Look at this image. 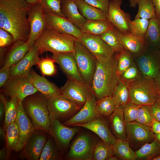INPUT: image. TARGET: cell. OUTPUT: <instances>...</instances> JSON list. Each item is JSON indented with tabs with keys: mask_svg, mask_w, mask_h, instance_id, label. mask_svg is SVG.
Wrapping results in <instances>:
<instances>
[{
	"mask_svg": "<svg viewBox=\"0 0 160 160\" xmlns=\"http://www.w3.org/2000/svg\"><path fill=\"white\" fill-rule=\"evenodd\" d=\"M32 6L25 0H0V28L10 33L14 42L28 39V13Z\"/></svg>",
	"mask_w": 160,
	"mask_h": 160,
	"instance_id": "6da1fadb",
	"label": "cell"
},
{
	"mask_svg": "<svg viewBox=\"0 0 160 160\" xmlns=\"http://www.w3.org/2000/svg\"><path fill=\"white\" fill-rule=\"evenodd\" d=\"M119 81L115 53L109 60H97L91 86L97 100L106 96H112Z\"/></svg>",
	"mask_w": 160,
	"mask_h": 160,
	"instance_id": "7a4b0ae2",
	"label": "cell"
},
{
	"mask_svg": "<svg viewBox=\"0 0 160 160\" xmlns=\"http://www.w3.org/2000/svg\"><path fill=\"white\" fill-rule=\"evenodd\" d=\"M38 92L26 97L23 105L35 129L48 133L50 122L48 100Z\"/></svg>",
	"mask_w": 160,
	"mask_h": 160,
	"instance_id": "3957f363",
	"label": "cell"
},
{
	"mask_svg": "<svg viewBox=\"0 0 160 160\" xmlns=\"http://www.w3.org/2000/svg\"><path fill=\"white\" fill-rule=\"evenodd\" d=\"M77 39L71 35L62 33L46 27L34 44L40 54L47 51L53 54L72 52Z\"/></svg>",
	"mask_w": 160,
	"mask_h": 160,
	"instance_id": "277c9868",
	"label": "cell"
},
{
	"mask_svg": "<svg viewBox=\"0 0 160 160\" xmlns=\"http://www.w3.org/2000/svg\"><path fill=\"white\" fill-rule=\"evenodd\" d=\"M128 87L130 102L136 105H151L156 100L159 94L154 79L143 77Z\"/></svg>",
	"mask_w": 160,
	"mask_h": 160,
	"instance_id": "5b68a950",
	"label": "cell"
},
{
	"mask_svg": "<svg viewBox=\"0 0 160 160\" xmlns=\"http://www.w3.org/2000/svg\"><path fill=\"white\" fill-rule=\"evenodd\" d=\"M73 53L82 79L86 84L91 88L97 59L77 39L74 43Z\"/></svg>",
	"mask_w": 160,
	"mask_h": 160,
	"instance_id": "8992f818",
	"label": "cell"
},
{
	"mask_svg": "<svg viewBox=\"0 0 160 160\" xmlns=\"http://www.w3.org/2000/svg\"><path fill=\"white\" fill-rule=\"evenodd\" d=\"M98 141L91 135H79L70 146L66 158L69 160H92L94 148Z\"/></svg>",
	"mask_w": 160,
	"mask_h": 160,
	"instance_id": "52a82bcc",
	"label": "cell"
},
{
	"mask_svg": "<svg viewBox=\"0 0 160 160\" xmlns=\"http://www.w3.org/2000/svg\"><path fill=\"white\" fill-rule=\"evenodd\" d=\"M47 107L50 120L60 121L73 116L81 108L62 94L48 100Z\"/></svg>",
	"mask_w": 160,
	"mask_h": 160,
	"instance_id": "ba28073f",
	"label": "cell"
},
{
	"mask_svg": "<svg viewBox=\"0 0 160 160\" xmlns=\"http://www.w3.org/2000/svg\"><path fill=\"white\" fill-rule=\"evenodd\" d=\"M126 139L135 151L155 139L151 127L134 121L126 123Z\"/></svg>",
	"mask_w": 160,
	"mask_h": 160,
	"instance_id": "9c48e42d",
	"label": "cell"
},
{
	"mask_svg": "<svg viewBox=\"0 0 160 160\" xmlns=\"http://www.w3.org/2000/svg\"><path fill=\"white\" fill-rule=\"evenodd\" d=\"M159 50L147 48L140 54L134 57L143 77L154 79L160 72Z\"/></svg>",
	"mask_w": 160,
	"mask_h": 160,
	"instance_id": "30bf717a",
	"label": "cell"
},
{
	"mask_svg": "<svg viewBox=\"0 0 160 160\" xmlns=\"http://www.w3.org/2000/svg\"><path fill=\"white\" fill-rule=\"evenodd\" d=\"M1 91L10 97H15L22 101L27 97L38 92L27 77H10L1 88Z\"/></svg>",
	"mask_w": 160,
	"mask_h": 160,
	"instance_id": "8fae6325",
	"label": "cell"
},
{
	"mask_svg": "<svg viewBox=\"0 0 160 160\" xmlns=\"http://www.w3.org/2000/svg\"><path fill=\"white\" fill-rule=\"evenodd\" d=\"M77 127H69L58 120L52 119L50 120L48 133L53 138L58 149L63 151L69 147L70 141L79 131Z\"/></svg>",
	"mask_w": 160,
	"mask_h": 160,
	"instance_id": "7c38bea8",
	"label": "cell"
},
{
	"mask_svg": "<svg viewBox=\"0 0 160 160\" xmlns=\"http://www.w3.org/2000/svg\"><path fill=\"white\" fill-rule=\"evenodd\" d=\"M28 19L30 32L26 42L31 48L46 27V13L39 3L30 8Z\"/></svg>",
	"mask_w": 160,
	"mask_h": 160,
	"instance_id": "4fadbf2b",
	"label": "cell"
},
{
	"mask_svg": "<svg viewBox=\"0 0 160 160\" xmlns=\"http://www.w3.org/2000/svg\"><path fill=\"white\" fill-rule=\"evenodd\" d=\"M95 57L98 60L111 59L115 52L100 36L85 33L78 39Z\"/></svg>",
	"mask_w": 160,
	"mask_h": 160,
	"instance_id": "5bb4252c",
	"label": "cell"
},
{
	"mask_svg": "<svg viewBox=\"0 0 160 160\" xmlns=\"http://www.w3.org/2000/svg\"><path fill=\"white\" fill-rule=\"evenodd\" d=\"M61 88L62 94L81 108L93 95L91 88L84 83L68 79Z\"/></svg>",
	"mask_w": 160,
	"mask_h": 160,
	"instance_id": "9a60e30c",
	"label": "cell"
},
{
	"mask_svg": "<svg viewBox=\"0 0 160 160\" xmlns=\"http://www.w3.org/2000/svg\"><path fill=\"white\" fill-rule=\"evenodd\" d=\"M97 99L93 95L87 99L84 105L74 115L63 123L68 126L74 127L85 124L102 116L98 111Z\"/></svg>",
	"mask_w": 160,
	"mask_h": 160,
	"instance_id": "2e32d148",
	"label": "cell"
},
{
	"mask_svg": "<svg viewBox=\"0 0 160 160\" xmlns=\"http://www.w3.org/2000/svg\"><path fill=\"white\" fill-rule=\"evenodd\" d=\"M122 0H111L107 17L111 22L121 33L130 32L128 26L129 22L131 20L130 15L121 8Z\"/></svg>",
	"mask_w": 160,
	"mask_h": 160,
	"instance_id": "e0dca14e",
	"label": "cell"
},
{
	"mask_svg": "<svg viewBox=\"0 0 160 160\" xmlns=\"http://www.w3.org/2000/svg\"><path fill=\"white\" fill-rule=\"evenodd\" d=\"M46 27L59 33L71 35L77 39L83 33L66 18L52 13H46Z\"/></svg>",
	"mask_w": 160,
	"mask_h": 160,
	"instance_id": "ac0fdd59",
	"label": "cell"
},
{
	"mask_svg": "<svg viewBox=\"0 0 160 160\" xmlns=\"http://www.w3.org/2000/svg\"><path fill=\"white\" fill-rule=\"evenodd\" d=\"M39 51L35 44L31 47L25 55L17 63L10 68V77H27L31 67L37 65L41 58Z\"/></svg>",
	"mask_w": 160,
	"mask_h": 160,
	"instance_id": "d6986e66",
	"label": "cell"
},
{
	"mask_svg": "<svg viewBox=\"0 0 160 160\" xmlns=\"http://www.w3.org/2000/svg\"><path fill=\"white\" fill-rule=\"evenodd\" d=\"M18 101V112L16 121L19 131V140L16 152L22 151L30 137L36 130L24 110L22 101Z\"/></svg>",
	"mask_w": 160,
	"mask_h": 160,
	"instance_id": "ffe728a7",
	"label": "cell"
},
{
	"mask_svg": "<svg viewBox=\"0 0 160 160\" xmlns=\"http://www.w3.org/2000/svg\"><path fill=\"white\" fill-rule=\"evenodd\" d=\"M52 57L68 79L84 83L79 73L73 52L53 54Z\"/></svg>",
	"mask_w": 160,
	"mask_h": 160,
	"instance_id": "44dd1931",
	"label": "cell"
},
{
	"mask_svg": "<svg viewBox=\"0 0 160 160\" xmlns=\"http://www.w3.org/2000/svg\"><path fill=\"white\" fill-rule=\"evenodd\" d=\"M108 122L103 116L96 118L88 123L75 125L88 129L96 134L109 145L112 146L117 139L109 127Z\"/></svg>",
	"mask_w": 160,
	"mask_h": 160,
	"instance_id": "7402d4cb",
	"label": "cell"
},
{
	"mask_svg": "<svg viewBox=\"0 0 160 160\" xmlns=\"http://www.w3.org/2000/svg\"><path fill=\"white\" fill-rule=\"evenodd\" d=\"M47 140L46 136L44 132L35 130L22 150L23 156L28 160H39Z\"/></svg>",
	"mask_w": 160,
	"mask_h": 160,
	"instance_id": "603a6c76",
	"label": "cell"
},
{
	"mask_svg": "<svg viewBox=\"0 0 160 160\" xmlns=\"http://www.w3.org/2000/svg\"><path fill=\"white\" fill-rule=\"evenodd\" d=\"M33 86L48 100L62 95L61 88L31 69L27 77Z\"/></svg>",
	"mask_w": 160,
	"mask_h": 160,
	"instance_id": "cb8c5ba5",
	"label": "cell"
},
{
	"mask_svg": "<svg viewBox=\"0 0 160 160\" xmlns=\"http://www.w3.org/2000/svg\"><path fill=\"white\" fill-rule=\"evenodd\" d=\"M119 40L124 49L134 57L143 52L147 48L144 38L131 32L121 33L118 30Z\"/></svg>",
	"mask_w": 160,
	"mask_h": 160,
	"instance_id": "d4e9b609",
	"label": "cell"
},
{
	"mask_svg": "<svg viewBox=\"0 0 160 160\" xmlns=\"http://www.w3.org/2000/svg\"><path fill=\"white\" fill-rule=\"evenodd\" d=\"M124 108H116L109 117L111 130L117 139H126V123L123 113Z\"/></svg>",
	"mask_w": 160,
	"mask_h": 160,
	"instance_id": "484cf974",
	"label": "cell"
},
{
	"mask_svg": "<svg viewBox=\"0 0 160 160\" xmlns=\"http://www.w3.org/2000/svg\"><path fill=\"white\" fill-rule=\"evenodd\" d=\"M61 9L66 18L81 29L86 19L80 13L75 0H62Z\"/></svg>",
	"mask_w": 160,
	"mask_h": 160,
	"instance_id": "4316f807",
	"label": "cell"
},
{
	"mask_svg": "<svg viewBox=\"0 0 160 160\" xmlns=\"http://www.w3.org/2000/svg\"><path fill=\"white\" fill-rule=\"evenodd\" d=\"M30 48L26 41L18 40L14 42L5 56L4 65L9 68L14 65L25 55Z\"/></svg>",
	"mask_w": 160,
	"mask_h": 160,
	"instance_id": "83f0119b",
	"label": "cell"
},
{
	"mask_svg": "<svg viewBox=\"0 0 160 160\" xmlns=\"http://www.w3.org/2000/svg\"><path fill=\"white\" fill-rule=\"evenodd\" d=\"M144 39L147 48L155 50L160 49V21L156 17L149 20Z\"/></svg>",
	"mask_w": 160,
	"mask_h": 160,
	"instance_id": "f1b7e54d",
	"label": "cell"
},
{
	"mask_svg": "<svg viewBox=\"0 0 160 160\" xmlns=\"http://www.w3.org/2000/svg\"><path fill=\"white\" fill-rule=\"evenodd\" d=\"M114 26L108 20H86L81 30L83 33L100 36Z\"/></svg>",
	"mask_w": 160,
	"mask_h": 160,
	"instance_id": "f546056e",
	"label": "cell"
},
{
	"mask_svg": "<svg viewBox=\"0 0 160 160\" xmlns=\"http://www.w3.org/2000/svg\"><path fill=\"white\" fill-rule=\"evenodd\" d=\"M75 1L80 13L86 20H108L107 14L84 0H75Z\"/></svg>",
	"mask_w": 160,
	"mask_h": 160,
	"instance_id": "4dcf8cb0",
	"label": "cell"
},
{
	"mask_svg": "<svg viewBox=\"0 0 160 160\" xmlns=\"http://www.w3.org/2000/svg\"><path fill=\"white\" fill-rule=\"evenodd\" d=\"M0 101L3 104L5 108L4 122L3 127L5 129L16 119L18 112V101L15 97H11L7 101L4 95L0 94Z\"/></svg>",
	"mask_w": 160,
	"mask_h": 160,
	"instance_id": "1f68e13d",
	"label": "cell"
},
{
	"mask_svg": "<svg viewBox=\"0 0 160 160\" xmlns=\"http://www.w3.org/2000/svg\"><path fill=\"white\" fill-rule=\"evenodd\" d=\"M113 154L119 160H135L136 153L127 139H118L112 146Z\"/></svg>",
	"mask_w": 160,
	"mask_h": 160,
	"instance_id": "d6a6232c",
	"label": "cell"
},
{
	"mask_svg": "<svg viewBox=\"0 0 160 160\" xmlns=\"http://www.w3.org/2000/svg\"><path fill=\"white\" fill-rule=\"evenodd\" d=\"M136 160H152L160 155V143L155 138L147 143L135 151Z\"/></svg>",
	"mask_w": 160,
	"mask_h": 160,
	"instance_id": "836d02e7",
	"label": "cell"
},
{
	"mask_svg": "<svg viewBox=\"0 0 160 160\" xmlns=\"http://www.w3.org/2000/svg\"><path fill=\"white\" fill-rule=\"evenodd\" d=\"M5 140L9 158L12 151H15L19 142V131L16 120L7 128Z\"/></svg>",
	"mask_w": 160,
	"mask_h": 160,
	"instance_id": "e575fe53",
	"label": "cell"
},
{
	"mask_svg": "<svg viewBox=\"0 0 160 160\" xmlns=\"http://www.w3.org/2000/svg\"><path fill=\"white\" fill-rule=\"evenodd\" d=\"M112 97L116 108L121 107L124 108L130 102V95L128 87L120 81L115 87Z\"/></svg>",
	"mask_w": 160,
	"mask_h": 160,
	"instance_id": "d590c367",
	"label": "cell"
},
{
	"mask_svg": "<svg viewBox=\"0 0 160 160\" xmlns=\"http://www.w3.org/2000/svg\"><path fill=\"white\" fill-rule=\"evenodd\" d=\"M54 140L49 137L43 148L39 160H59L62 159Z\"/></svg>",
	"mask_w": 160,
	"mask_h": 160,
	"instance_id": "8d00e7d4",
	"label": "cell"
},
{
	"mask_svg": "<svg viewBox=\"0 0 160 160\" xmlns=\"http://www.w3.org/2000/svg\"><path fill=\"white\" fill-rule=\"evenodd\" d=\"M118 31V30L114 26L100 36L101 39L116 53L121 52L125 49L119 40Z\"/></svg>",
	"mask_w": 160,
	"mask_h": 160,
	"instance_id": "74e56055",
	"label": "cell"
},
{
	"mask_svg": "<svg viewBox=\"0 0 160 160\" xmlns=\"http://www.w3.org/2000/svg\"><path fill=\"white\" fill-rule=\"evenodd\" d=\"M137 4L138 9L135 19L142 18L149 20L156 17L152 0H140Z\"/></svg>",
	"mask_w": 160,
	"mask_h": 160,
	"instance_id": "f35d334b",
	"label": "cell"
},
{
	"mask_svg": "<svg viewBox=\"0 0 160 160\" xmlns=\"http://www.w3.org/2000/svg\"><path fill=\"white\" fill-rule=\"evenodd\" d=\"M143 77L135 62L119 76V80L127 86L138 81Z\"/></svg>",
	"mask_w": 160,
	"mask_h": 160,
	"instance_id": "ab89813d",
	"label": "cell"
},
{
	"mask_svg": "<svg viewBox=\"0 0 160 160\" xmlns=\"http://www.w3.org/2000/svg\"><path fill=\"white\" fill-rule=\"evenodd\" d=\"M113 155L112 146L101 139L98 141L95 145L92 160H108Z\"/></svg>",
	"mask_w": 160,
	"mask_h": 160,
	"instance_id": "60d3db41",
	"label": "cell"
},
{
	"mask_svg": "<svg viewBox=\"0 0 160 160\" xmlns=\"http://www.w3.org/2000/svg\"><path fill=\"white\" fill-rule=\"evenodd\" d=\"M117 60V71L119 76L130 66L135 62L134 57L129 51L125 49L115 52Z\"/></svg>",
	"mask_w": 160,
	"mask_h": 160,
	"instance_id": "b9f144b4",
	"label": "cell"
},
{
	"mask_svg": "<svg viewBox=\"0 0 160 160\" xmlns=\"http://www.w3.org/2000/svg\"><path fill=\"white\" fill-rule=\"evenodd\" d=\"M97 109L103 116H109L114 111L116 107L112 96H107L97 100Z\"/></svg>",
	"mask_w": 160,
	"mask_h": 160,
	"instance_id": "7bdbcfd3",
	"label": "cell"
},
{
	"mask_svg": "<svg viewBox=\"0 0 160 160\" xmlns=\"http://www.w3.org/2000/svg\"><path fill=\"white\" fill-rule=\"evenodd\" d=\"M149 24V20L142 18L130 20L128 26L130 32L144 38Z\"/></svg>",
	"mask_w": 160,
	"mask_h": 160,
	"instance_id": "ee69618b",
	"label": "cell"
},
{
	"mask_svg": "<svg viewBox=\"0 0 160 160\" xmlns=\"http://www.w3.org/2000/svg\"><path fill=\"white\" fill-rule=\"evenodd\" d=\"M62 0H39V3L46 13H52L65 17L61 9Z\"/></svg>",
	"mask_w": 160,
	"mask_h": 160,
	"instance_id": "f6af8a7d",
	"label": "cell"
},
{
	"mask_svg": "<svg viewBox=\"0 0 160 160\" xmlns=\"http://www.w3.org/2000/svg\"><path fill=\"white\" fill-rule=\"evenodd\" d=\"M55 63V60L52 57H47L41 59L37 65L43 75L52 76L57 73Z\"/></svg>",
	"mask_w": 160,
	"mask_h": 160,
	"instance_id": "bcb514c9",
	"label": "cell"
},
{
	"mask_svg": "<svg viewBox=\"0 0 160 160\" xmlns=\"http://www.w3.org/2000/svg\"><path fill=\"white\" fill-rule=\"evenodd\" d=\"M151 106L141 105L139 109L135 121L151 127L153 117L151 112Z\"/></svg>",
	"mask_w": 160,
	"mask_h": 160,
	"instance_id": "7dc6e473",
	"label": "cell"
},
{
	"mask_svg": "<svg viewBox=\"0 0 160 160\" xmlns=\"http://www.w3.org/2000/svg\"><path fill=\"white\" fill-rule=\"evenodd\" d=\"M141 106L130 102L126 104L123 109L124 117L126 123L135 121L139 109Z\"/></svg>",
	"mask_w": 160,
	"mask_h": 160,
	"instance_id": "c3c4849f",
	"label": "cell"
},
{
	"mask_svg": "<svg viewBox=\"0 0 160 160\" xmlns=\"http://www.w3.org/2000/svg\"><path fill=\"white\" fill-rule=\"evenodd\" d=\"M14 42L13 36L5 30L0 28V47L3 49Z\"/></svg>",
	"mask_w": 160,
	"mask_h": 160,
	"instance_id": "681fc988",
	"label": "cell"
},
{
	"mask_svg": "<svg viewBox=\"0 0 160 160\" xmlns=\"http://www.w3.org/2000/svg\"><path fill=\"white\" fill-rule=\"evenodd\" d=\"M87 2L108 14L111 0H84Z\"/></svg>",
	"mask_w": 160,
	"mask_h": 160,
	"instance_id": "f907efd6",
	"label": "cell"
},
{
	"mask_svg": "<svg viewBox=\"0 0 160 160\" xmlns=\"http://www.w3.org/2000/svg\"><path fill=\"white\" fill-rule=\"evenodd\" d=\"M10 77V68L4 65L0 70V87L2 88Z\"/></svg>",
	"mask_w": 160,
	"mask_h": 160,
	"instance_id": "816d5d0a",
	"label": "cell"
},
{
	"mask_svg": "<svg viewBox=\"0 0 160 160\" xmlns=\"http://www.w3.org/2000/svg\"><path fill=\"white\" fill-rule=\"evenodd\" d=\"M151 111L153 117L160 121V94H159L154 103L151 106Z\"/></svg>",
	"mask_w": 160,
	"mask_h": 160,
	"instance_id": "f5cc1de1",
	"label": "cell"
},
{
	"mask_svg": "<svg viewBox=\"0 0 160 160\" xmlns=\"http://www.w3.org/2000/svg\"><path fill=\"white\" fill-rule=\"evenodd\" d=\"M151 128L154 134H160V121L153 118Z\"/></svg>",
	"mask_w": 160,
	"mask_h": 160,
	"instance_id": "db71d44e",
	"label": "cell"
},
{
	"mask_svg": "<svg viewBox=\"0 0 160 160\" xmlns=\"http://www.w3.org/2000/svg\"><path fill=\"white\" fill-rule=\"evenodd\" d=\"M154 5L156 17L160 21V0H152Z\"/></svg>",
	"mask_w": 160,
	"mask_h": 160,
	"instance_id": "11a10c76",
	"label": "cell"
},
{
	"mask_svg": "<svg viewBox=\"0 0 160 160\" xmlns=\"http://www.w3.org/2000/svg\"><path fill=\"white\" fill-rule=\"evenodd\" d=\"M8 159L6 146L0 150V160H5Z\"/></svg>",
	"mask_w": 160,
	"mask_h": 160,
	"instance_id": "9f6ffc18",
	"label": "cell"
},
{
	"mask_svg": "<svg viewBox=\"0 0 160 160\" xmlns=\"http://www.w3.org/2000/svg\"><path fill=\"white\" fill-rule=\"evenodd\" d=\"M159 94H160V72L154 79Z\"/></svg>",
	"mask_w": 160,
	"mask_h": 160,
	"instance_id": "6f0895ef",
	"label": "cell"
},
{
	"mask_svg": "<svg viewBox=\"0 0 160 160\" xmlns=\"http://www.w3.org/2000/svg\"><path fill=\"white\" fill-rule=\"evenodd\" d=\"M5 114V108L3 103L0 101V119L1 120Z\"/></svg>",
	"mask_w": 160,
	"mask_h": 160,
	"instance_id": "680465c9",
	"label": "cell"
},
{
	"mask_svg": "<svg viewBox=\"0 0 160 160\" xmlns=\"http://www.w3.org/2000/svg\"><path fill=\"white\" fill-rule=\"evenodd\" d=\"M0 136L1 140L5 139L6 130L3 127H1L0 128Z\"/></svg>",
	"mask_w": 160,
	"mask_h": 160,
	"instance_id": "91938a15",
	"label": "cell"
},
{
	"mask_svg": "<svg viewBox=\"0 0 160 160\" xmlns=\"http://www.w3.org/2000/svg\"><path fill=\"white\" fill-rule=\"evenodd\" d=\"M140 0H129V6L131 7H135L138 2Z\"/></svg>",
	"mask_w": 160,
	"mask_h": 160,
	"instance_id": "94428289",
	"label": "cell"
},
{
	"mask_svg": "<svg viewBox=\"0 0 160 160\" xmlns=\"http://www.w3.org/2000/svg\"><path fill=\"white\" fill-rule=\"evenodd\" d=\"M29 4L32 5L39 2V0H25Z\"/></svg>",
	"mask_w": 160,
	"mask_h": 160,
	"instance_id": "6125c7cd",
	"label": "cell"
},
{
	"mask_svg": "<svg viewBox=\"0 0 160 160\" xmlns=\"http://www.w3.org/2000/svg\"><path fill=\"white\" fill-rule=\"evenodd\" d=\"M119 160L118 157L116 156L113 155L111 156L108 159V160Z\"/></svg>",
	"mask_w": 160,
	"mask_h": 160,
	"instance_id": "be15d7a7",
	"label": "cell"
},
{
	"mask_svg": "<svg viewBox=\"0 0 160 160\" xmlns=\"http://www.w3.org/2000/svg\"><path fill=\"white\" fill-rule=\"evenodd\" d=\"M155 138L160 143V134H155Z\"/></svg>",
	"mask_w": 160,
	"mask_h": 160,
	"instance_id": "e7e4bbea",
	"label": "cell"
},
{
	"mask_svg": "<svg viewBox=\"0 0 160 160\" xmlns=\"http://www.w3.org/2000/svg\"><path fill=\"white\" fill-rule=\"evenodd\" d=\"M152 160H160V155L154 157Z\"/></svg>",
	"mask_w": 160,
	"mask_h": 160,
	"instance_id": "03108f58",
	"label": "cell"
},
{
	"mask_svg": "<svg viewBox=\"0 0 160 160\" xmlns=\"http://www.w3.org/2000/svg\"><path fill=\"white\" fill-rule=\"evenodd\" d=\"M159 55H160V49H159Z\"/></svg>",
	"mask_w": 160,
	"mask_h": 160,
	"instance_id": "003e7915",
	"label": "cell"
}]
</instances>
